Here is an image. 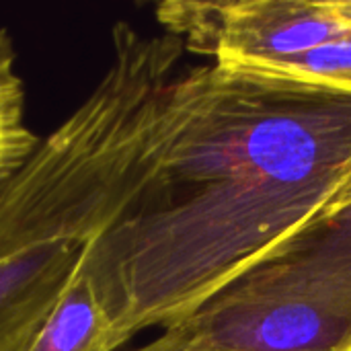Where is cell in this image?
I'll return each instance as SVG.
<instances>
[{
  "label": "cell",
  "mask_w": 351,
  "mask_h": 351,
  "mask_svg": "<svg viewBox=\"0 0 351 351\" xmlns=\"http://www.w3.org/2000/svg\"><path fill=\"white\" fill-rule=\"evenodd\" d=\"M351 173V95L212 62L177 70L138 210L82 251L121 343L191 319L323 224Z\"/></svg>",
  "instance_id": "obj_1"
},
{
  "label": "cell",
  "mask_w": 351,
  "mask_h": 351,
  "mask_svg": "<svg viewBox=\"0 0 351 351\" xmlns=\"http://www.w3.org/2000/svg\"><path fill=\"white\" fill-rule=\"evenodd\" d=\"M111 39L95 88L0 189V351L27 348L86 245L140 206L152 109L185 45L130 23Z\"/></svg>",
  "instance_id": "obj_2"
},
{
  "label": "cell",
  "mask_w": 351,
  "mask_h": 351,
  "mask_svg": "<svg viewBox=\"0 0 351 351\" xmlns=\"http://www.w3.org/2000/svg\"><path fill=\"white\" fill-rule=\"evenodd\" d=\"M140 350L351 351V210Z\"/></svg>",
  "instance_id": "obj_3"
},
{
  "label": "cell",
  "mask_w": 351,
  "mask_h": 351,
  "mask_svg": "<svg viewBox=\"0 0 351 351\" xmlns=\"http://www.w3.org/2000/svg\"><path fill=\"white\" fill-rule=\"evenodd\" d=\"M156 21L214 62L288 58L351 31L325 0H167Z\"/></svg>",
  "instance_id": "obj_4"
},
{
  "label": "cell",
  "mask_w": 351,
  "mask_h": 351,
  "mask_svg": "<svg viewBox=\"0 0 351 351\" xmlns=\"http://www.w3.org/2000/svg\"><path fill=\"white\" fill-rule=\"evenodd\" d=\"M123 348L101 292L82 263L23 351H119Z\"/></svg>",
  "instance_id": "obj_5"
},
{
  "label": "cell",
  "mask_w": 351,
  "mask_h": 351,
  "mask_svg": "<svg viewBox=\"0 0 351 351\" xmlns=\"http://www.w3.org/2000/svg\"><path fill=\"white\" fill-rule=\"evenodd\" d=\"M228 68L351 95V31L308 51L276 60L218 62Z\"/></svg>",
  "instance_id": "obj_6"
},
{
  "label": "cell",
  "mask_w": 351,
  "mask_h": 351,
  "mask_svg": "<svg viewBox=\"0 0 351 351\" xmlns=\"http://www.w3.org/2000/svg\"><path fill=\"white\" fill-rule=\"evenodd\" d=\"M39 140L27 123V95L12 37L0 27V189L25 165Z\"/></svg>",
  "instance_id": "obj_7"
},
{
  "label": "cell",
  "mask_w": 351,
  "mask_h": 351,
  "mask_svg": "<svg viewBox=\"0 0 351 351\" xmlns=\"http://www.w3.org/2000/svg\"><path fill=\"white\" fill-rule=\"evenodd\" d=\"M348 210H351V173L350 177H348V181H346V185L339 189V193H337V195L333 197V202L329 204L323 222H329V220H333V218L346 214Z\"/></svg>",
  "instance_id": "obj_8"
},
{
  "label": "cell",
  "mask_w": 351,
  "mask_h": 351,
  "mask_svg": "<svg viewBox=\"0 0 351 351\" xmlns=\"http://www.w3.org/2000/svg\"><path fill=\"white\" fill-rule=\"evenodd\" d=\"M325 4L339 21L351 27V0H325Z\"/></svg>",
  "instance_id": "obj_9"
},
{
  "label": "cell",
  "mask_w": 351,
  "mask_h": 351,
  "mask_svg": "<svg viewBox=\"0 0 351 351\" xmlns=\"http://www.w3.org/2000/svg\"><path fill=\"white\" fill-rule=\"evenodd\" d=\"M132 351H142V350H140V348H138V350H132Z\"/></svg>",
  "instance_id": "obj_10"
}]
</instances>
